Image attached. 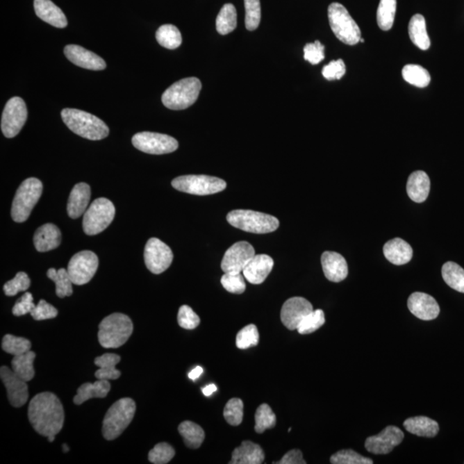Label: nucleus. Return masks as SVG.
Segmentation results:
<instances>
[{"instance_id": "obj_1", "label": "nucleus", "mask_w": 464, "mask_h": 464, "mask_svg": "<svg viewBox=\"0 0 464 464\" xmlns=\"http://www.w3.org/2000/svg\"><path fill=\"white\" fill-rule=\"evenodd\" d=\"M28 420L36 433L44 437L56 436L65 420L63 405L56 395L42 392L31 399Z\"/></svg>"}, {"instance_id": "obj_2", "label": "nucleus", "mask_w": 464, "mask_h": 464, "mask_svg": "<svg viewBox=\"0 0 464 464\" xmlns=\"http://www.w3.org/2000/svg\"><path fill=\"white\" fill-rule=\"evenodd\" d=\"M61 117L71 131L87 140H103L110 133L108 126L101 119L88 112L64 108L61 111Z\"/></svg>"}, {"instance_id": "obj_3", "label": "nucleus", "mask_w": 464, "mask_h": 464, "mask_svg": "<svg viewBox=\"0 0 464 464\" xmlns=\"http://www.w3.org/2000/svg\"><path fill=\"white\" fill-rule=\"evenodd\" d=\"M133 331V322L128 315L111 314L99 324V342L104 348H118L128 342Z\"/></svg>"}, {"instance_id": "obj_4", "label": "nucleus", "mask_w": 464, "mask_h": 464, "mask_svg": "<svg viewBox=\"0 0 464 464\" xmlns=\"http://www.w3.org/2000/svg\"><path fill=\"white\" fill-rule=\"evenodd\" d=\"M135 411L136 404L131 398H122L115 402L104 417L103 435L105 440L117 438L132 422Z\"/></svg>"}, {"instance_id": "obj_5", "label": "nucleus", "mask_w": 464, "mask_h": 464, "mask_svg": "<svg viewBox=\"0 0 464 464\" xmlns=\"http://www.w3.org/2000/svg\"><path fill=\"white\" fill-rule=\"evenodd\" d=\"M226 219L231 226L250 233H270L280 226L277 217L252 210H234L228 213Z\"/></svg>"}, {"instance_id": "obj_6", "label": "nucleus", "mask_w": 464, "mask_h": 464, "mask_svg": "<svg viewBox=\"0 0 464 464\" xmlns=\"http://www.w3.org/2000/svg\"><path fill=\"white\" fill-rule=\"evenodd\" d=\"M201 90V82L199 78L181 79L165 90L162 96V101L169 110H186L197 101Z\"/></svg>"}, {"instance_id": "obj_7", "label": "nucleus", "mask_w": 464, "mask_h": 464, "mask_svg": "<svg viewBox=\"0 0 464 464\" xmlns=\"http://www.w3.org/2000/svg\"><path fill=\"white\" fill-rule=\"evenodd\" d=\"M43 185L38 179L31 177L24 181L17 188L12 206L13 219L23 223L31 216L32 210L42 197Z\"/></svg>"}, {"instance_id": "obj_8", "label": "nucleus", "mask_w": 464, "mask_h": 464, "mask_svg": "<svg viewBox=\"0 0 464 464\" xmlns=\"http://www.w3.org/2000/svg\"><path fill=\"white\" fill-rule=\"evenodd\" d=\"M329 24L333 34L347 45H356L360 42L361 32L356 22L350 16L342 3H332L328 10Z\"/></svg>"}, {"instance_id": "obj_9", "label": "nucleus", "mask_w": 464, "mask_h": 464, "mask_svg": "<svg viewBox=\"0 0 464 464\" xmlns=\"http://www.w3.org/2000/svg\"><path fill=\"white\" fill-rule=\"evenodd\" d=\"M115 215V208L110 199L106 198L95 199L83 215V231L89 235L101 233L110 226L114 220Z\"/></svg>"}, {"instance_id": "obj_10", "label": "nucleus", "mask_w": 464, "mask_h": 464, "mask_svg": "<svg viewBox=\"0 0 464 464\" xmlns=\"http://www.w3.org/2000/svg\"><path fill=\"white\" fill-rule=\"evenodd\" d=\"M172 184L176 190L195 195L217 194L226 188L224 180L205 175L179 176L172 181Z\"/></svg>"}, {"instance_id": "obj_11", "label": "nucleus", "mask_w": 464, "mask_h": 464, "mask_svg": "<svg viewBox=\"0 0 464 464\" xmlns=\"http://www.w3.org/2000/svg\"><path fill=\"white\" fill-rule=\"evenodd\" d=\"M99 260L95 253L85 250L75 254L68 263L67 272L75 285H85L92 280L99 268Z\"/></svg>"}, {"instance_id": "obj_12", "label": "nucleus", "mask_w": 464, "mask_h": 464, "mask_svg": "<svg viewBox=\"0 0 464 464\" xmlns=\"http://www.w3.org/2000/svg\"><path fill=\"white\" fill-rule=\"evenodd\" d=\"M133 147L148 154L162 155L172 154L179 148V142L166 134L141 132L134 134Z\"/></svg>"}, {"instance_id": "obj_13", "label": "nucleus", "mask_w": 464, "mask_h": 464, "mask_svg": "<svg viewBox=\"0 0 464 464\" xmlns=\"http://www.w3.org/2000/svg\"><path fill=\"white\" fill-rule=\"evenodd\" d=\"M28 117L26 104L21 97L10 99L6 104L1 119V130L6 138H14L23 129Z\"/></svg>"}, {"instance_id": "obj_14", "label": "nucleus", "mask_w": 464, "mask_h": 464, "mask_svg": "<svg viewBox=\"0 0 464 464\" xmlns=\"http://www.w3.org/2000/svg\"><path fill=\"white\" fill-rule=\"evenodd\" d=\"M144 259L148 270L152 274H160L172 265V250L160 239L152 238L144 247Z\"/></svg>"}, {"instance_id": "obj_15", "label": "nucleus", "mask_w": 464, "mask_h": 464, "mask_svg": "<svg viewBox=\"0 0 464 464\" xmlns=\"http://www.w3.org/2000/svg\"><path fill=\"white\" fill-rule=\"evenodd\" d=\"M255 256V249L249 242H235L224 253L221 268L224 273L240 274Z\"/></svg>"}, {"instance_id": "obj_16", "label": "nucleus", "mask_w": 464, "mask_h": 464, "mask_svg": "<svg viewBox=\"0 0 464 464\" xmlns=\"http://www.w3.org/2000/svg\"><path fill=\"white\" fill-rule=\"evenodd\" d=\"M404 438V431L397 426H389L378 435L366 438L365 447L372 454L386 455L400 445Z\"/></svg>"}, {"instance_id": "obj_17", "label": "nucleus", "mask_w": 464, "mask_h": 464, "mask_svg": "<svg viewBox=\"0 0 464 464\" xmlns=\"http://www.w3.org/2000/svg\"><path fill=\"white\" fill-rule=\"evenodd\" d=\"M313 310V304L306 299L301 297L289 299L282 306L281 313L282 324L289 331H297L303 319Z\"/></svg>"}, {"instance_id": "obj_18", "label": "nucleus", "mask_w": 464, "mask_h": 464, "mask_svg": "<svg viewBox=\"0 0 464 464\" xmlns=\"http://www.w3.org/2000/svg\"><path fill=\"white\" fill-rule=\"evenodd\" d=\"M0 378L6 387L10 405L15 408H21L26 404L28 399V388L24 380L19 378L7 366H2L0 369Z\"/></svg>"}, {"instance_id": "obj_19", "label": "nucleus", "mask_w": 464, "mask_h": 464, "mask_svg": "<svg viewBox=\"0 0 464 464\" xmlns=\"http://www.w3.org/2000/svg\"><path fill=\"white\" fill-rule=\"evenodd\" d=\"M409 310L423 321H431L440 315V308L433 297L423 292H414L408 300Z\"/></svg>"}, {"instance_id": "obj_20", "label": "nucleus", "mask_w": 464, "mask_h": 464, "mask_svg": "<svg viewBox=\"0 0 464 464\" xmlns=\"http://www.w3.org/2000/svg\"><path fill=\"white\" fill-rule=\"evenodd\" d=\"M64 53L71 63L79 67L101 71L107 67L106 63L100 56L78 45H67L64 49Z\"/></svg>"}, {"instance_id": "obj_21", "label": "nucleus", "mask_w": 464, "mask_h": 464, "mask_svg": "<svg viewBox=\"0 0 464 464\" xmlns=\"http://www.w3.org/2000/svg\"><path fill=\"white\" fill-rule=\"evenodd\" d=\"M274 262L271 256L260 254L256 255L245 267L242 274L249 283L260 285L266 281L268 275L273 270Z\"/></svg>"}, {"instance_id": "obj_22", "label": "nucleus", "mask_w": 464, "mask_h": 464, "mask_svg": "<svg viewBox=\"0 0 464 464\" xmlns=\"http://www.w3.org/2000/svg\"><path fill=\"white\" fill-rule=\"evenodd\" d=\"M321 263L325 277L329 281L338 283L347 277V260L339 253L325 251L322 255Z\"/></svg>"}, {"instance_id": "obj_23", "label": "nucleus", "mask_w": 464, "mask_h": 464, "mask_svg": "<svg viewBox=\"0 0 464 464\" xmlns=\"http://www.w3.org/2000/svg\"><path fill=\"white\" fill-rule=\"evenodd\" d=\"M90 194L92 191L88 184L81 183L75 185L67 202V213L71 219H76L85 215L88 208Z\"/></svg>"}, {"instance_id": "obj_24", "label": "nucleus", "mask_w": 464, "mask_h": 464, "mask_svg": "<svg viewBox=\"0 0 464 464\" xmlns=\"http://www.w3.org/2000/svg\"><path fill=\"white\" fill-rule=\"evenodd\" d=\"M33 241L38 251L48 252L59 247L61 232L56 224H45L36 230Z\"/></svg>"}, {"instance_id": "obj_25", "label": "nucleus", "mask_w": 464, "mask_h": 464, "mask_svg": "<svg viewBox=\"0 0 464 464\" xmlns=\"http://www.w3.org/2000/svg\"><path fill=\"white\" fill-rule=\"evenodd\" d=\"M36 15L52 26L63 28L67 26L66 15L51 0H35Z\"/></svg>"}, {"instance_id": "obj_26", "label": "nucleus", "mask_w": 464, "mask_h": 464, "mask_svg": "<svg viewBox=\"0 0 464 464\" xmlns=\"http://www.w3.org/2000/svg\"><path fill=\"white\" fill-rule=\"evenodd\" d=\"M383 254L390 263L401 266L411 262L413 249L404 239L397 238L391 239L384 245Z\"/></svg>"}, {"instance_id": "obj_27", "label": "nucleus", "mask_w": 464, "mask_h": 464, "mask_svg": "<svg viewBox=\"0 0 464 464\" xmlns=\"http://www.w3.org/2000/svg\"><path fill=\"white\" fill-rule=\"evenodd\" d=\"M265 454L259 445L251 441H242L240 447L232 452L231 464H260L264 462Z\"/></svg>"}, {"instance_id": "obj_28", "label": "nucleus", "mask_w": 464, "mask_h": 464, "mask_svg": "<svg viewBox=\"0 0 464 464\" xmlns=\"http://www.w3.org/2000/svg\"><path fill=\"white\" fill-rule=\"evenodd\" d=\"M431 188L429 176L422 170L412 173L407 183L409 198L417 203H422L429 197Z\"/></svg>"}, {"instance_id": "obj_29", "label": "nucleus", "mask_w": 464, "mask_h": 464, "mask_svg": "<svg viewBox=\"0 0 464 464\" xmlns=\"http://www.w3.org/2000/svg\"><path fill=\"white\" fill-rule=\"evenodd\" d=\"M110 383L108 382V380L105 379H99L93 383H83L78 388L77 395L74 398V402L76 405H81L92 398L106 397L110 392Z\"/></svg>"}, {"instance_id": "obj_30", "label": "nucleus", "mask_w": 464, "mask_h": 464, "mask_svg": "<svg viewBox=\"0 0 464 464\" xmlns=\"http://www.w3.org/2000/svg\"><path fill=\"white\" fill-rule=\"evenodd\" d=\"M405 429L420 437L433 438L440 431L437 422L425 416L412 417L405 420Z\"/></svg>"}, {"instance_id": "obj_31", "label": "nucleus", "mask_w": 464, "mask_h": 464, "mask_svg": "<svg viewBox=\"0 0 464 464\" xmlns=\"http://www.w3.org/2000/svg\"><path fill=\"white\" fill-rule=\"evenodd\" d=\"M119 361L121 357L115 354H105L96 358L94 363L99 367L95 373L96 378L105 380L118 379L122 373L115 368V366Z\"/></svg>"}, {"instance_id": "obj_32", "label": "nucleus", "mask_w": 464, "mask_h": 464, "mask_svg": "<svg viewBox=\"0 0 464 464\" xmlns=\"http://www.w3.org/2000/svg\"><path fill=\"white\" fill-rule=\"evenodd\" d=\"M408 33L413 43L420 49L427 50L430 48L431 42L427 35L425 17L420 14L412 17L409 22Z\"/></svg>"}, {"instance_id": "obj_33", "label": "nucleus", "mask_w": 464, "mask_h": 464, "mask_svg": "<svg viewBox=\"0 0 464 464\" xmlns=\"http://www.w3.org/2000/svg\"><path fill=\"white\" fill-rule=\"evenodd\" d=\"M35 357L34 351H28L26 354L14 356L12 361L13 371L25 382L31 381L34 379L33 364Z\"/></svg>"}, {"instance_id": "obj_34", "label": "nucleus", "mask_w": 464, "mask_h": 464, "mask_svg": "<svg viewBox=\"0 0 464 464\" xmlns=\"http://www.w3.org/2000/svg\"><path fill=\"white\" fill-rule=\"evenodd\" d=\"M179 433L183 438L186 447L190 449L201 447L205 440V431L201 426L194 422L186 420L179 426Z\"/></svg>"}, {"instance_id": "obj_35", "label": "nucleus", "mask_w": 464, "mask_h": 464, "mask_svg": "<svg viewBox=\"0 0 464 464\" xmlns=\"http://www.w3.org/2000/svg\"><path fill=\"white\" fill-rule=\"evenodd\" d=\"M47 275H48L51 281L56 283V295L59 298L63 299L72 295V293H74L72 284L74 283H72L70 276H69L67 270L60 268V270H56V268H50L47 272Z\"/></svg>"}, {"instance_id": "obj_36", "label": "nucleus", "mask_w": 464, "mask_h": 464, "mask_svg": "<svg viewBox=\"0 0 464 464\" xmlns=\"http://www.w3.org/2000/svg\"><path fill=\"white\" fill-rule=\"evenodd\" d=\"M237 10L232 3H226L217 17V31L223 35L229 34L237 28Z\"/></svg>"}, {"instance_id": "obj_37", "label": "nucleus", "mask_w": 464, "mask_h": 464, "mask_svg": "<svg viewBox=\"0 0 464 464\" xmlns=\"http://www.w3.org/2000/svg\"><path fill=\"white\" fill-rule=\"evenodd\" d=\"M156 38L162 47L172 50L179 48L183 42L182 35L179 28L172 24L162 25L156 33Z\"/></svg>"}, {"instance_id": "obj_38", "label": "nucleus", "mask_w": 464, "mask_h": 464, "mask_svg": "<svg viewBox=\"0 0 464 464\" xmlns=\"http://www.w3.org/2000/svg\"><path fill=\"white\" fill-rule=\"evenodd\" d=\"M442 277L452 289L464 293V270L458 264L448 262L442 267Z\"/></svg>"}, {"instance_id": "obj_39", "label": "nucleus", "mask_w": 464, "mask_h": 464, "mask_svg": "<svg viewBox=\"0 0 464 464\" xmlns=\"http://www.w3.org/2000/svg\"><path fill=\"white\" fill-rule=\"evenodd\" d=\"M397 13V0H380L376 22L382 31H388L393 27Z\"/></svg>"}, {"instance_id": "obj_40", "label": "nucleus", "mask_w": 464, "mask_h": 464, "mask_svg": "<svg viewBox=\"0 0 464 464\" xmlns=\"http://www.w3.org/2000/svg\"><path fill=\"white\" fill-rule=\"evenodd\" d=\"M401 74L406 82L419 88H425L431 82L429 72L419 65H407Z\"/></svg>"}, {"instance_id": "obj_41", "label": "nucleus", "mask_w": 464, "mask_h": 464, "mask_svg": "<svg viewBox=\"0 0 464 464\" xmlns=\"http://www.w3.org/2000/svg\"><path fill=\"white\" fill-rule=\"evenodd\" d=\"M255 430L257 433H263L267 429H274L276 425V416L270 405L266 404L259 406L255 415Z\"/></svg>"}, {"instance_id": "obj_42", "label": "nucleus", "mask_w": 464, "mask_h": 464, "mask_svg": "<svg viewBox=\"0 0 464 464\" xmlns=\"http://www.w3.org/2000/svg\"><path fill=\"white\" fill-rule=\"evenodd\" d=\"M31 340L23 338V337L6 335L3 336L2 340L3 350L7 354L13 355V356L26 354L27 351H31Z\"/></svg>"}, {"instance_id": "obj_43", "label": "nucleus", "mask_w": 464, "mask_h": 464, "mask_svg": "<svg viewBox=\"0 0 464 464\" xmlns=\"http://www.w3.org/2000/svg\"><path fill=\"white\" fill-rule=\"evenodd\" d=\"M260 335L256 325L249 324L241 329L235 338V345L239 349L245 350L258 345Z\"/></svg>"}, {"instance_id": "obj_44", "label": "nucleus", "mask_w": 464, "mask_h": 464, "mask_svg": "<svg viewBox=\"0 0 464 464\" xmlns=\"http://www.w3.org/2000/svg\"><path fill=\"white\" fill-rule=\"evenodd\" d=\"M325 324V315L322 310H315L300 322L297 331L300 335H309V333L317 331L322 325Z\"/></svg>"}, {"instance_id": "obj_45", "label": "nucleus", "mask_w": 464, "mask_h": 464, "mask_svg": "<svg viewBox=\"0 0 464 464\" xmlns=\"http://www.w3.org/2000/svg\"><path fill=\"white\" fill-rule=\"evenodd\" d=\"M224 417L228 424L237 426L244 419V402L239 398H232L224 409Z\"/></svg>"}, {"instance_id": "obj_46", "label": "nucleus", "mask_w": 464, "mask_h": 464, "mask_svg": "<svg viewBox=\"0 0 464 464\" xmlns=\"http://www.w3.org/2000/svg\"><path fill=\"white\" fill-rule=\"evenodd\" d=\"M333 464H372V459L358 454L353 449H342L336 452L331 458Z\"/></svg>"}, {"instance_id": "obj_47", "label": "nucleus", "mask_w": 464, "mask_h": 464, "mask_svg": "<svg viewBox=\"0 0 464 464\" xmlns=\"http://www.w3.org/2000/svg\"><path fill=\"white\" fill-rule=\"evenodd\" d=\"M245 26L249 31H256L260 22V0H245Z\"/></svg>"}, {"instance_id": "obj_48", "label": "nucleus", "mask_w": 464, "mask_h": 464, "mask_svg": "<svg viewBox=\"0 0 464 464\" xmlns=\"http://www.w3.org/2000/svg\"><path fill=\"white\" fill-rule=\"evenodd\" d=\"M31 284V279L24 272H19L15 278L6 282L3 285V292L6 296H16L18 292L27 291Z\"/></svg>"}, {"instance_id": "obj_49", "label": "nucleus", "mask_w": 464, "mask_h": 464, "mask_svg": "<svg viewBox=\"0 0 464 464\" xmlns=\"http://www.w3.org/2000/svg\"><path fill=\"white\" fill-rule=\"evenodd\" d=\"M176 455L175 449L167 443H159L151 449L148 459L151 463L166 464Z\"/></svg>"}, {"instance_id": "obj_50", "label": "nucleus", "mask_w": 464, "mask_h": 464, "mask_svg": "<svg viewBox=\"0 0 464 464\" xmlns=\"http://www.w3.org/2000/svg\"><path fill=\"white\" fill-rule=\"evenodd\" d=\"M221 284L227 292L234 295H242L246 290L245 276L241 273H224L221 278Z\"/></svg>"}, {"instance_id": "obj_51", "label": "nucleus", "mask_w": 464, "mask_h": 464, "mask_svg": "<svg viewBox=\"0 0 464 464\" xmlns=\"http://www.w3.org/2000/svg\"><path fill=\"white\" fill-rule=\"evenodd\" d=\"M177 321L180 327L188 331L194 329L198 327L201 319L199 315L194 313L192 308L188 306H183L180 307L179 315H177Z\"/></svg>"}, {"instance_id": "obj_52", "label": "nucleus", "mask_w": 464, "mask_h": 464, "mask_svg": "<svg viewBox=\"0 0 464 464\" xmlns=\"http://www.w3.org/2000/svg\"><path fill=\"white\" fill-rule=\"evenodd\" d=\"M304 60L313 65H317L324 60V46L319 41L308 43L304 49Z\"/></svg>"}, {"instance_id": "obj_53", "label": "nucleus", "mask_w": 464, "mask_h": 464, "mask_svg": "<svg viewBox=\"0 0 464 464\" xmlns=\"http://www.w3.org/2000/svg\"><path fill=\"white\" fill-rule=\"evenodd\" d=\"M31 315L35 321L48 320V319L56 318L58 315V310L56 307L42 299L32 310Z\"/></svg>"}, {"instance_id": "obj_54", "label": "nucleus", "mask_w": 464, "mask_h": 464, "mask_svg": "<svg viewBox=\"0 0 464 464\" xmlns=\"http://www.w3.org/2000/svg\"><path fill=\"white\" fill-rule=\"evenodd\" d=\"M322 76L328 81H339L346 74L345 63L342 60H333L326 65L322 71Z\"/></svg>"}, {"instance_id": "obj_55", "label": "nucleus", "mask_w": 464, "mask_h": 464, "mask_svg": "<svg viewBox=\"0 0 464 464\" xmlns=\"http://www.w3.org/2000/svg\"><path fill=\"white\" fill-rule=\"evenodd\" d=\"M35 307L33 296L31 292H25L23 296L18 299L15 306L13 308V314L16 317L31 313Z\"/></svg>"}, {"instance_id": "obj_56", "label": "nucleus", "mask_w": 464, "mask_h": 464, "mask_svg": "<svg viewBox=\"0 0 464 464\" xmlns=\"http://www.w3.org/2000/svg\"><path fill=\"white\" fill-rule=\"evenodd\" d=\"M275 463L306 464V462L304 461L303 458L302 451H299V449H292V451H288L284 456H283L281 461Z\"/></svg>"}, {"instance_id": "obj_57", "label": "nucleus", "mask_w": 464, "mask_h": 464, "mask_svg": "<svg viewBox=\"0 0 464 464\" xmlns=\"http://www.w3.org/2000/svg\"><path fill=\"white\" fill-rule=\"evenodd\" d=\"M203 368L201 366H197V367H195L194 370H192V371L190 372V374H188V378H190L192 380H197V379L199 378V376H201L203 373Z\"/></svg>"}, {"instance_id": "obj_58", "label": "nucleus", "mask_w": 464, "mask_h": 464, "mask_svg": "<svg viewBox=\"0 0 464 464\" xmlns=\"http://www.w3.org/2000/svg\"><path fill=\"white\" fill-rule=\"evenodd\" d=\"M217 390V388L215 384H209V386L203 388L202 392L205 395L206 397L212 396V395Z\"/></svg>"}, {"instance_id": "obj_59", "label": "nucleus", "mask_w": 464, "mask_h": 464, "mask_svg": "<svg viewBox=\"0 0 464 464\" xmlns=\"http://www.w3.org/2000/svg\"><path fill=\"white\" fill-rule=\"evenodd\" d=\"M54 438H56V436L49 437V441L51 442V443H52V442L54 441Z\"/></svg>"}, {"instance_id": "obj_60", "label": "nucleus", "mask_w": 464, "mask_h": 464, "mask_svg": "<svg viewBox=\"0 0 464 464\" xmlns=\"http://www.w3.org/2000/svg\"><path fill=\"white\" fill-rule=\"evenodd\" d=\"M360 42H365V40H364V39H362V38H361V40H360Z\"/></svg>"}]
</instances>
